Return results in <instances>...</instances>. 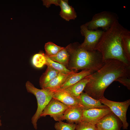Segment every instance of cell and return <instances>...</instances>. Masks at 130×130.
<instances>
[{
  "instance_id": "cell-25",
  "label": "cell",
  "mask_w": 130,
  "mask_h": 130,
  "mask_svg": "<svg viewBox=\"0 0 130 130\" xmlns=\"http://www.w3.org/2000/svg\"><path fill=\"white\" fill-rule=\"evenodd\" d=\"M96 128L95 125L83 121L76 124L75 130H95Z\"/></svg>"
},
{
  "instance_id": "cell-27",
  "label": "cell",
  "mask_w": 130,
  "mask_h": 130,
  "mask_svg": "<svg viewBox=\"0 0 130 130\" xmlns=\"http://www.w3.org/2000/svg\"><path fill=\"white\" fill-rule=\"evenodd\" d=\"M44 4L48 7L52 4H54L56 6H59L60 0H46L43 1Z\"/></svg>"
},
{
  "instance_id": "cell-1",
  "label": "cell",
  "mask_w": 130,
  "mask_h": 130,
  "mask_svg": "<svg viewBox=\"0 0 130 130\" xmlns=\"http://www.w3.org/2000/svg\"><path fill=\"white\" fill-rule=\"evenodd\" d=\"M122 77L130 78V65L115 59L105 60L103 66L91 74L84 91L92 98L99 100L104 96L107 88L117 78Z\"/></svg>"
},
{
  "instance_id": "cell-19",
  "label": "cell",
  "mask_w": 130,
  "mask_h": 130,
  "mask_svg": "<svg viewBox=\"0 0 130 130\" xmlns=\"http://www.w3.org/2000/svg\"><path fill=\"white\" fill-rule=\"evenodd\" d=\"M59 72L51 67L47 66L46 71L42 75L39 79V84L42 89L56 76Z\"/></svg>"
},
{
  "instance_id": "cell-2",
  "label": "cell",
  "mask_w": 130,
  "mask_h": 130,
  "mask_svg": "<svg viewBox=\"0 0 130 130\" xmlns=\"http://www.w3.org/2000/svg\"><path fill=\"white\" fill-rule=\"evenodd\" d=\"M130 32V31L121 24L118 20H116L110 27L103 31L95 50L100 53L104 61L114 59L130 65V62L124 54L122 46L123 36Z\"/></svg>"
},
{
  "instance_id": "cell-29",
  "label": "cell",
  "mask_w": 130,
  "mask_h": 130,
  "mask_svg": "<svg viewBox=\"0 0 130 130\" xmlns=\"http://www.w3.org/2000/svg\"><path fill=\"white\" fill-rule=\"evenodd\" d=\"M95 130H99L98 129L96 128Z\"/></svg>"
},
{
  "instance_id": "cell-8",
  "label": "cell",
  "mask_w": 130,
  "mask_h": 130,
  "mask_svg": "<svg viewBox=\"0 0 130 130\" xmlns=\"http://www.w3.org/2000/svg\"><path fill=\"white\" fill-rule=\"evenodd\" d=\"M69 107L58 100L52 98L42 112L40 117L49 115L56 121H61Z\"/></svg>"
},
{
  "instance_id": "cell-21",
  "label": "cell",
  "mask_w": 130,
  "mask_h": 130,
  "mask_svg": "<svg viewBox=\"0 0 130 130\" xmlns=\"http://www.w3.org/2000/svg\"><path fill=\"white\" fill-rule=\"evenodd\" d=\"M122 46L125 58L130 62V32L123 36L122 39Z\"/></svg>"
},
{
  "instance_id": "cell-4",
  "label": "cell",
  "mask_w": 130,
  "mask_h": 130,
  "mask_svg": "<svg viewBox=\"0 0 130 130\" xmlns=\"http://www.w3.org/2000/svg\"><path fill=\"white\" fill-rule=\"evenodd\" d=\"M26 87L27 92L34 95L37 99V109L31 118L33 126L35 129H37L38 121L40 117L43 110L52 98V94L50 90L37 88L29 81L26 82Z\"/></svg>"
},
{
  "instance_id": "cell-28",
  "label": "cell",
  "mask_w": 130,
  "mask_h": 130,
  "mask_svg": "<svg viewBox=\"0 0 130 130\" xmlns=\"http://www.w3.org/2000/svg\"><path fill=\"white\" fill-rule=\"evenodd\" d=\"M2 125V124L1 122V120L0 119V126H1Z\"/></svg>"
},
{
  "instance_id": "cell-20",
  "label": "cell",
  "mask_w": 130,
  "mask_h": 130,
  "mask_svg": "<svg viewBox=\"0 0 130 130\" xmlns=\"http://www.w3.org/2000/svg\"><path fill=\"white\" fill-rule=\"evenodd\" d=\"M45 54L46 59V65L47 66H49L59 72L64 73H72L74 72L68 69L65 66L52 60L48 56Z\"/></svg>"
},
{
  "instance_id": "cell-3",
  "label": "cell",
  "mask_w": 130,
  "mask_h": 130,
  "mask_svg": "<svg viewBox=\"0 0 130 130\" xmlns=\"http://www.w3.org/2000/svg\"><path fill=\"white\" fill-rule=\"evenodd\" d=\"M76 42L66 47L69 55L68 66L70 70L77 72L79 70H92L95 72L103 65L104 61L100 52L90 51L81 48Z\"/></svg>"
},
{
  "instance_id": "cell-7",
  "label": "cell",
  "mask_w": 130,
  "mask_h": 130,
  "mask_svg": "<svg viewBox=\"0 0 130 130\" xmlns=\"http://www.w3.org/2000/svg\"><path fill=\"white\" fill-rule=\"evenodd\" d=\"M82 35L84 37V42L80 44L82 48L86 50L93 51L95 50V47L103 33V31L89 29L84 24L80 27Z\"/></svg>"
},
{
  "instance_id": "cell-18",
  "label": "cell",
  "mask_w": 130,
  "mask_h": 130,
  "mask_svg": "<svg viewBox=\"0 0 130 130\" xmlns=\"http://www.w3.org/2000/svg\"><path fill=\"white\" fill-rule=\"evenodd\" d=\"M48 56L52 60L61 64L66 67L68 66L69 55L66 47H63L55 55Z\"/></svg>"
},
{
  "instance_id": "cell-24",
  "label": "cell",
  "mask_w": 130,
  "mask_h": 130,
  "mask_svg": "<svg viewBox=\"0 0 130 130\" xmlns=\"http://www.w3.org/2000/svg\"><path fill=\"white\" fill-rule=\"evenodd\" d=\"M76 124L64 122L61 121H58L54 125L56 130H75Z\"/></svg>"
},
{
  "instance_id": "cell-11",
  "label": "cell",
  "mask_w": 130,
  "mask_h": 130,
  "mask_svg": "<svg viewBox=\"0 0 130 130\" xmlns=\"http://www.w3.org/2000/svg\"><path fill=\"white\" fill-rule=\"evenodd\" d=\"M50 90L53 98L58 100L68 107L82 106L78 98L72 96L62 89Z\"/></svg>"
},
{
  "instance_id": "cell-22",
  "label": "cell",
  "mask_w": 130,
  "mask_h": 130,
  "mask_svg": "<svg viewBox=\"0 0 130 130\" xmlns=\"http://www.w3.org/2000/svg\"><path fill=\"white\" fill-rule=\"evenodd\" d=\"M32 62L34 66L37 68H41L46 64L45 54L42 52L35 54L33 57Z\"/></svg>"
},
{
  "instance_id": "cell-12",
  "label": "cell",
  "mask_w": 130,
  "mask_h": 130,
  "mask_svg": "<svg viewBox=\"0 0 130 130\" xmlns=\"http://www.w3.org/2000/svg\"><path fill=\"white\" fill-rule=\"evenodd\" d=\"M83 107L77 106L69 107L65 113L61 121L66 120L68 123L77 124L83 120Z\"/></svg>"
},
{
  "instance_id": "cell-10",
  "label": "cell",
  "mask_w": 130,
  "mask_h": 130,
  "mask_svg": "<svg viewBox=\"0 0 130 130\" xmlns=\"http://www.w3.org/2000/svg\"><path fill=\"white\" fill-rule=\"evenodd\" d=\"M112 112L108 107L84 110L83 120L96 125L103 117Z\"/></svg>"
},
{
  "instance_id": "cell-14",
  "label": "cell",
  "mask_w": 130,
  "mask_h": 130,
  "mask_svg": "<svg viewBox=\"0 0 130 130\" xmlns=\"http://www.w3.org/2000/svg\"><path fill=\"white\" fill-rule=\"evenodd\" d=\"M95 72V71L92 70H82L79 72L72 73L67 78L65 82L59 89H63L66 88Z\"/></svg>"
},
{
  "instance_id": "cell-16",
  "label": "cell",
  "mask_w": 130,
  "mask_h": 130,
  "mask_svg": "<svg viewBox=\"0 0 130 130\" xmlns=\"http://www.w3.org/2000/svg\"><path fill=\"white\" fill-rule=\"evenodd\" d=\"M59 6L61 8L59 15L67 21L74 20L77 15L74 8L68 4V0H60Z\"/></svg>"
},
{
  "instance_id": "cell-17",
  "label": "cell",
  "mask_w": 130,
  "mask_h": 130,
  "mask_svg": "<svg viewBox=\"0 0 130 130\" xmlns=\"http://www.w3.org/2000/svg\"><path fill=\"white\" fill-rule=\"evenodd\" d=\"M72 73L65 74L59 72L56 76L47 84L42 89L50 90L59 89Z\"/></svg>"
},
{
  "instance_id": "cell-23",
  "label": "cell",
  "mask_w": 130,
  "mask_h": 130,
  "mask_svg": "<svg viewBox=\"0 0 130 130\" xmlns=\"http://www.w3.org/2000/svg\"><path fill=\"white\" fill-rule=\"evenodd\" d=\"M63 47L58 46L52 42H48L45 46V54L48 56L55 55Z\"/></svg>"
},
{
  "instance_id": "cell-9",
  "label": "cell",
  "mask_w": 130,
  "mask_h": 130,
  "mask_svg": "<svg viewBox=\"0 0 130 130\" xmlns=\"http://www.w3.org/2000/svg\"><path fill=\"white\" fill-rule=\"evenodd\" d=\"M95 125L99 130H120L122 124L119 118L112 112L103 117Z\"/></svg>"
},
{
  "instance_id": "cell-13",
  "label": "cell",
  "mask_w": 130,
  "mask_h": 130,
  "mask_svg": "<svg viewBox=\"0 0 130 130\" xmlns=\"http://www.w3.org/2000/svg\"><path fill=\"white\" fill-rule=\"evenodd\" d=\"M78 98L84 110L108 107L99 100L92 98L85 92H83Z\"/></svg>"
},
{
  "instance_id": "cell-15",
  "label": "cell",
  "mask_w": 130,
  "mask_h": 130,
  "mask_svg": "<svg viewBox=\"0 0 130 130\" xmlns=\"http://www.w3.org/2000/svg\"><path fill=\"white\" fill-rule=\"evenodd\" d=\"M91 76V75L87 76L74 84L62 90L72 96L78 98L89 81Z\"/></svg>"
},
{
  "instance_id": "cell-26",
  "label": "cell",
  "mask_w": 130,
  "mask_h": 130,
  "mask_svg": "<svg viewBox=\"0 0 130 130\" xmlns=\"http://www.w3.org/2000/svg\"><path fill=\"white\" fill-rule=\"evenodd\" d=\"M121 83L129 89L130 90V78L126 77H122L117 78L115 80Z\"/></svg>"
},
{
  "instance_id": "cell-5",
  "label": "cell",
  "mask_w": 130,
  "mask_h": 130,
  "mask_svg": "<svg viewBox=\"0 0 130 130\" xmlns=\"http://www.w3.org/2000/svg\"><path fill=\"white\" fill-rule=\"evenodd\" d=\"M118 18L115 13L104 11L95 14L91 20L85 24L90 30H95L101 28L105 30L110 27Z\"/></svg>"
},
{
  "instance_id": "cell-6",
  "label": "cell",
  "mask_w": 130,
  "mask_h": 130,
  "mask_svg": "<svg viewBox=\"0 0 130 130\" xmlns=\"http://www.w3.org/2000/svg\"><path fill=\"white\" fill-rule=\"evenodd\" d=\"M99 100L109 108L119 118L122 122L123 129H127L129 124L127 121L126 113L130 105V99L122 102H116L109 100L104 96Z\"/></svg>"
}]
</instances>
